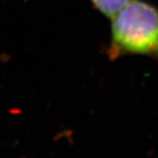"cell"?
<instances>
[{"label": "cell", "instance_id": "6da1fadb", "mask_svg": "<svg viewBox=\"0 0 158 158\" xmlns=\"http://www.w3.org/2000/svg\"><path fill=\"white\" fill-rule=\"evenodd\" d=\"M108 57L127 55L158 59V9L144 0H130L111 19Z\"/></svg>", "mask_w": 158, "mask_h": 158}, {"label": "cell", "instance_id": "7a4b0ae2", "mask_svg": "<svg viewBox=\"0 0 158 158\" xmlns=\"http://www.w3.org/2000/svg\"><path fill=\"white\" fill-rule=\"evenodd\" d=\"M89 1L98 12L111 19L130 0H89Z\"/></svg>", "mask_w": 158, "mask_h": 158}]
</instances>
